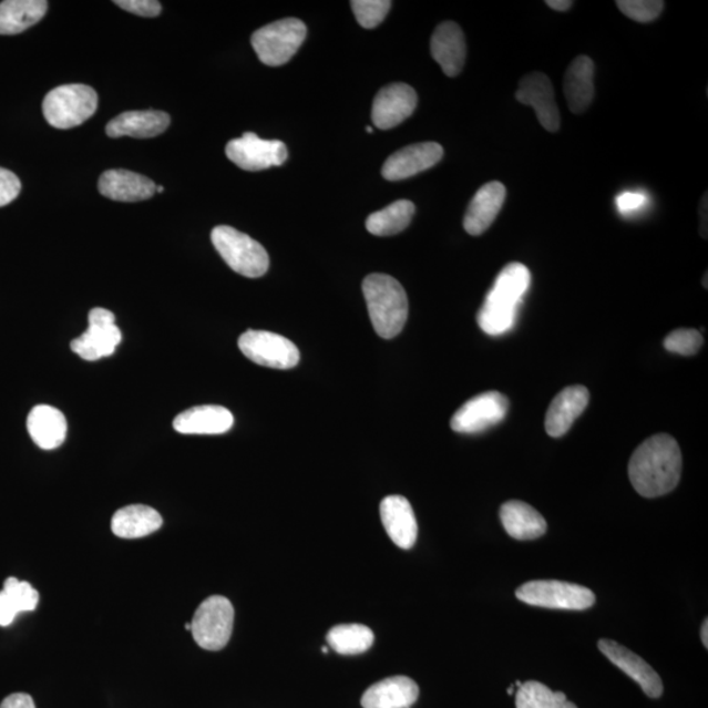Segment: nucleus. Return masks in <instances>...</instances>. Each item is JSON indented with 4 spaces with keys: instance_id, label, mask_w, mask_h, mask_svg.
<instances>
[{
    "instance_id": "obj_1",
    "label": "nucleus",
    "mask_w": 708,
    "mask_h": 708,
    "mask_svg": "<svg viewBox=\"0 0 708 708\" xmlns=\"http://www.w3.org/2000/svg\"><path fill=\"white\" fill-rule=\"evenodd\" d=\"M683 474V454L669 434H655L635 450L628 478L639 495L654 499L674 491Z\"/></svg>"
},
{
    "instance_id": "obj_2",
    "label": "nucleus",
    "mask_w": 708,
    "mask_h": 708,
    "mask_svg": "<svg viewBox=\"0 0 708 708\" xmlns=\"http://www.w3.org/2000/svg\"><path fill=\"white\" fill-rule=\"evenodd\" d=\"M531 283V271L524 264L511 263L500 271L478 314L484 334L500 336L512 330Z\"/></svg>"
},
{
    "instance_id": "obj_3",
    "label": "nucleus",
    "mask_w": 708,
    "mask_h": 708,
    "mask_svg": "<svg viewBox=\"0 0 708 708\" xmlns=\"http://www.w3.org/2000/svg\"><path fill=\"white\" fill-rule=\"evenodd\" d=\"M369 317L376 332L383 339H393L403 331L409 319V298L396 278L374 274L362 283Z\"/></svg>"
},
{
    "instance_id": "obj_4",
    "label": "nucleus",
    "mask_w": 708,
    "mask_h": 708,
    "mask_svg": "<svg viewBox=\"0 0 708 708\" xmlns=\"http://www.w3.org/2000/svg\"><path fill=\"white\" fill-rule=\"evenodd\" d=\"M212 242L222 259L236 274L248 278H257L267 274L269 268L268 253L252 236L230 226H217L213 228Z\"/></svg>"
},
{
    "instance_id": "obj_5",
    "label": "nucleus",
    "mask_w": 708,
    "mask_h": 708,
    "mask_svg": "<svg viewBox=\"0 0 708 708\" xmlns=\"http://www.w3.org/2000/svg\"><path fill=\"white\" fill-rule=\"evenodd\" d=\"M98 103V94L89 85L64 84L49 92L42 103V112L49 125L66 131L94 116Z\"/></svg>"
},
{
    "instance_id": "obj_6",
    "label": "nucleus",
    "mask_w": 708,
    "mask_h": 708,
    "mask_svg": "<svg viewBox=\"0 0 708 708\" xmlns=\"http://www.w3.org/2000/svg\"><path fill=\"white\" fill-rule=\"evenodd\" d=\"M306 34L307 28L302 20L283 19L256 31L252 44L264 64L277 68L288 63L296 55L304 44Z\"/></svg>"
},
{
    "instance_id": "obj_7",
    "label": "nucleus",
    "mask_w": 708,
    "mask_h": 708,
    "mask_svg": "<svg viewBox=\"0 0 708 708\" xmlns=\"http://www.w3.org/2000/svg\"><path fill=\"white\" fill-rule=\"evenodd\" d=\"M516 596L522 603L546 609L586 610L596 603L595 593L583 585L535 581L521 585Z\"/></svg>"
},
{
    "instance_id": "obj_8",
    "label": "nucleus",
    "mask_w": 708,
    "mask_h": 708,
    "mask_svg": "<svg viewBox=\"0 0 708 708\" xmlns=\"http://www.w3.org/2000/svg\"><path fill=\"white\" fill-rule=\"evenodd\" d=\"M234 607L224 596H212L198 606L191 622L193 639L207 650L225 648L232 638Z\"/></svg>"
},
{
    "instance_id": "obj_9",
    "label": "nucleus",
    "mask_w": 708,
    "mask_h": 708,
    "mask_svg": "<svg viewBox=\"0 0 708 708\" xmlns=\"http://www.w3.org/2000/svg\"><path fill=\"white\" fill-rule=\"evenodd\" d=\"M238 346L248 360L260 367L286 370L296 368L300 359L295 342L274 332L248 330L240 336Z\"/></svg>"
},
{
    "instance_id": "obj_10",
    "label": "nucleus",
    "mask_w": 708,
    "mask_h": 708,
    "mask_svg": "<svg viewBox=\"0 0 708 708\" xmlns=\"http://www.w3.org/2000/svg\"><path fill=\"white\" fill-rule=\"evenodd\" d=\"M226 155L239 168L256 173L283 166L289 153L284 142L261 140L248 132L227 143Z\"/></svg>"
},
{
    "instance_id": "obj_11",
    "label": "nucleus",
    "mask_w": 708,
    "mask_h": 708,
    "mask_svg": "<svg viewBox=\"0 0 708 708\" xmlns=\"http://www.w3.org/2000/svg\"><path fill=\"white\" fill-rule=\"evenodd\" d=\"M510 402L503 393L490 391L479 393L454 413L450 425L458 433H481L505 419Z\"/></svg>"
},
{
    "instance_id": "obj_12",
    "label": "nucleus",
    "mask_w": 708,
    "mask_h": 708,
    "mask_svg": "<svg viewBox=\"0 0 708 708\" xmlns=\"http://www.w3.org/2000/svg\"><path fill=\"white\" fill-rule=\"evenodd\" d=\"M121 339L123 335L114 325L113 312L96 307L89 314V330L71 341V350L84 361H98L112 356Z\"/></svg>"
},
{
    "instance_id": "obj_13",
    "label": "nucleus",
    "mask_w": 708,
    "mask_h": 708,
    "mask_svg": "<svg viewBox=\"0 0 708 708\" xmlns=\"http://www.w3.org/2000/svg\"><path fill=\"white\" fill-rule=\"evenodd\" d=\"M516 99L521 104L533 106L536 117L547 132L560 131L561 113L555 102L553 83L547 75L534 71L522 78Z\"/></svg>"
},
{
    "instance_id": "obj_14",
    "label": "nucleus",
    "mask_w": 708,
    "mask_h": 708,
    "mask_svg": "<svg viewBox=\"0 0 708 708\" xmlns=\"http://www.w3.org/2000/svg\"><path fill=\"white\" fill-rule=\"evenodd\" d=\"M418 94L411 85L393 83L378 92L371 119L381 131L402 124L417 110Z\"/></svg>"
},
{
    "instance_id": "obj_15",
    "label": "nucleus",
    "mask_w": 708,
    "mask_h": 708,
    "mask_svg": "<svg viewBox=\"0 0 708 708\" xmlns=\"http://www.w3.org/2000/svg\"><path fill=\"white\" fill-rule=\"evenodd\" d=\"M442 156L443 148L438 142L414 143L393 153L384 162L382 176L389 182L404 181L434 167Z\"/></svg>"
},
{
    "instance_id": "obj_16",
    "label": "nucleus",
    "mask_w": 708,
    "mask_h": 708,
    "mask_svg": "<svg viewBox=\"0 0 708 708\" xmlns=\"http://www.w3.org/2000/svg\"><path fill=\"white\" fill-rule=\"evenodd\" d=\"M598 649L615 667L632 677L649 698H660L663 696L664 686L660 676L640 656L635 655L633 650L612 639H601Z\"/></svg>"
},
{
    "instance_id": "obj_17",
    "label": "nucleus",
    "mask_w": 708,
    "mask_h": 708,
    "mask_svg": "<svg viewBox=\"0 0 708 708\" xmlns=\"http://www.w3.org/2000/svg\"><path fill=\"white\" fill-rule=\"evenodd\" d=\"M589 391L584 386H570L554 398L546 413V432L560 439L566 434L589 404Z\"/></svg>"
},
{
    "instance_id": "obj_18",
    "label": "nucleus",
    "mask_w": 708,
    "mask_h": 708,
    "mask_svg": "<svg viewBox=\"0 0 708 708\" xmlns=\"http://www.w3.org/2000/svg\"><path fill=\"white\" fill-rule=\"evenodd\" d=\"M381 520L391 541L403 550L413 547L418 540L419 526L409 500L392 495L382 500Z\"/></svg>"
},
{
    "instance_id": "obj_19",
    "label": "nucleus",
    "mask_w": 708,
    "mask_h": 708,
    "mask_svg": "<svg viewBox=\"0 0 708 708\" xmlns=\"http://www.w3.org/2000/svg\"><path fill=\"white\" fill-rule=\"evenodd\" d=\"M431 53L445 75L454 78L460 74L468 55L462 28L454 21H445L435 28L431 39Z\"/></svg>"
},
{
    "instance_id": "obj_20",
    "label": "nucleus",
    "mask_w": 708,
    "mask_h": 708,
    "mask_svg": "<svg viewBox=\"0 0 708 708\" xmlns=\"http://www.w3.org/2000/svg\"><path fill=\"white\" fill-rule=\"evenodd\" d=\"M506 198L503 183L490 182L476 192L468 207L463 227L468 234L479 236L488 232L502 212Z\"/></svg>"
},
{
    "instance_id": "obj_21",
    "label": "nucleus",
    "mask_w": 708,
    "mask_h": 708,
    "mask_svg": "<svg viewBox=\"0 0 708 708\" xmlns=\"http://www.w3.org/2000/svg\"><path fill=\"white\" fill-rule=\"evenodd\" d=\"M99 191L113 202L137 203L152 198L156 193V184L132 171L110 170L100 177Z\"/></svg>"
},
{
    "instance_id": "obj_22",
    "label": "nucleus",
    "mask_w": 708,
    "mask_h": 708,
    "mask_svg": "<svg viewBox=\"0 0 708 708\" xmlns=\"http://www.w3.org/2000/svg\"><path fill=\"white\" fill-rule=\"evenodd\" d=\"M564 96L572 113L582 114L595 99V63L586 55L571 62L563 81Z\"/></svg>"
},
{
    "instance_id": "obj_23",
    "label": "nucleus",
    "mask_w": 708,
    "mask_h": 708,
    "mask_svg": "<svg viewBox=\"0 0 708 708\" xmlns=\"http://www.w3.org/2000/svg\"><path fill=\"white\" fill-rule=\"evenodd\" d=\"M419 698V686L410 677L382 679L363 692V708H411Z\"/></svg>"
},
{
    "instance_id": "obj_24",
    "label": "nucleus",
    "mask_w": 708,
    "mask_h": 708,
    "mask_svg": "<svg viewBox=\"0 0 708 708\" xmlns=\"http://www.w3.org/2000/svg\"><path fill=\"white\" fill-rule=\"evenodd\" d=\"M171 119L161 111H131L121 113L105 127L111 138H153L167 131Z\"/></svg>"
},
{
    "instance_id": "obj_25",
    "label": "nucleus",
    "mask_w": 708,
    "mask_h": 708,
    "mask_svg": "<svg viewBox=\"0 0 708 708\" xmlns=\"http://www.w3.org/2000/svg\"><path fill=\"white\" fill-rule=\"evenodd\" d=\"M233 425V413L220 406L193 407L174 420L175 431L183 434H224Z\"/></svg>"
},
{
    "instance_id": "obj_26",
    "label": "nucleus",
    "mask_w": 708,
    "mask_h": 708,
    "mask_svg": "<svg viewBox=\"0 0 708 708\" xmlns=\"http://www.w3.org/2000/svg\"><path fill=\"white\" fill-rule=\"evenodd\" d=\"M31 439L42 450L60 448L68 434L64 414L52 406H35L27 420Z\"/></svg>"
},
{
    "instance_id": "obj_27",
    "label": "nucleus",
    "mask_w": 708,
    "mask_h": 708,
    "mask_svg": "<svg viewBox=\"0 0 708 708\" xmlns=\"http://www.w3.org/2000/svg\"><path fill=\"white\" fill-rule=\"evenodd\" d=\"M500 520L514 540L533 541L547 532V522L542 514L520 500H511L500 507Z\"/></svg>"
},
{
    "instance_id": "obj_28",
    "label": "nucleus",
    "mask_w": 708,
    "mask_h": 708,
    "mask_svg": "<svg viewBox=\"0 0 708 708\" xmlns=\"http://www.w3.org/2000/svg\"><path fill=\"white\" fill-rule=\"evenodd\" d=\"M163 525L160 513L147 505H129L114 513L112 532L124 540H137L153 534Z\"/></svg>"
},
{
    "instance_id": "obj_29",
    "label": "nucleus",
    "mask_w": 708,
    "mask_h": 708,
    "mask_svg": "<svg viewBox=\"0 0 708 708\" xmlns=\"http://www.w3.org/2000/svg\"><path fill=\"white\" fill-rule=\"evenodd\" d=\"M45 0H6L0 3V34H19L45 17Z\"/></svg>"
},
{
    "instance_id": "obj_30",
    "label": "nucleus",
    "mask_w": 708,
    "mask_h": 708,
    "mask_svg": "<svg viewBox=\"0 0 708 708\" xmlns=\"http://www.w3.org/2000/svg\"><path fill=\"white\" fill-rule=\"evenodd\" d=\"M39 601V592L30 583L7 578L0 592V627L12 625L20 613L35 610Z\"/></svg>"
},
{
    "instance_id": "obj_31",
    "label": "nucleus",
    "mask_w": 708,
    "mask_h": 708,
    "mask_svg": "<svg viewBox=\"0 0 708 708\" xmlns=\"http://www.w3.org/2000/svg\"><path fill=\"white\" fill-rule=\"evenodd\" d=\"M417 212L409 199H399L384 209L370 214L367 219V228L376 236H391L406 230Z\"/></svg>"
},
{
    "instance_id": "obj_32",
    "label": "nucleus",
    "mask_w": 708,
    "mask_h": 708,
    "mask_svg": "<svg viewBox=\"0 0 708 708\" xmlns=\"http://www.w3.org/2000/svg\"><path fill=\"white\" fill-rule=\"evenodd\" d=\"M328 645L340 655H360L373 646L374 634L363 625H339L327 634Z\"/></svg>"
},
{
    "instance_id": "obj_33",
    "label": "nucleus",
    "mask_w": 708,
    "mask_h": 708,
    "mask_svg": "<svg viewBox=\"0 0 708 708\" xmlns=\"http://www.w3.org/2000/svg\"><path fill=\"white\" fill-rule=\"evenodd\" d=\"M566 694L553 691L538 681L522 684L516 694L517 708H560Z\"/></svg>"
},
{
    "instance_id": "obj_34",
    "label": "nucleus",
    "mask_w": 708,
    "mask_h": 708,
    "mask_svg": "<svg viewBox=\"0 0 708 708\" xmlns=\"http://www.w3.org/2000/svg\"><path fill=\"white\" fill-rule=\"evenodd\" d=\"M350 6L360 25L373 30L388 17L392 3L389 0H353Z\"/></svg>"
},
{
    "instance_id": "obj_35",
    "label": "nucleus",
    "mask_w": 708,
    "mask_h": 708,
    "mask_svg": "<svg viewBox=\"0 0 708 708\" xmlns=\"http://www.w3.org/2000/svg\"><path fill=\"white\" fill-rule=\"evenodd\" d=\"M704 346V338L700 332L681 328L670 332L664 340V348L670 353L679 356H694L699 352Z\"/></svg>"
},
{
    "instance_id": "obj_36",
    "label": "nucleus",
    "mask_w": 708,
    "mask_h": 708,
    "mask_svg": "<svg viewBox=\"0 0 708 708\" xmlns=\"http://www.w3.org/2000/svg\"><path fill=\"white\" fill-rule=\"evenodd\" d=\"M619 11L638 23H650L661 16L665 3L661 0H619Z\"/></svg>"
},
{
    "instance_id": "obj_37",
    "label": "nucleus",
    "mask_w": 708,
    "mask_h": 708,
    "mask_svg": "<svg viewBox=\"0 0 708 708\" xmlns=\"http://www.w3.org/2000/svg\"><path fill=\"white\" fill-rule=\"evenodd\" d=\"M114 4L143 18H155L162 12V4L156 0H116Z\"/></svg>"
},
{
    "instance_id": "obj_38",
    "label": "nucleus",
    "mask_w": 708,
    "mask_h": 708,
    "mask_svg": "<svg viewBox=\"0 0 708 708\" xmlns=\"http://www.w3.org/2000/svg\"><path fill=\"white\" fill-rule=\"evenodd\" d=\"M21 191L19 177L11 171L0 167V207L17 199Z\"/></svg>"
},
{
    "instance_id": "obj_39",
    "label": "nucleus",
    "mask_w": 708,
    "mask_h": 708,
    "mask_svg": "<svg viewBox=\"0 0 708 708\" xmlns=\"http://www.w3.org/2000/svg\"><path fill=\"white\" fill-rule=\"evenodd\" d=\"M646 202V197L640 195V193H624V195L618 196L617 206L622 214H629L640 209Z\"/></svg>"
},
{
    "instance_id": "obj_40",
    "label": "nucleus",
    "mask_w": 708,
    "mask_h": 708,
    "mask_svg": "<svg viewBox=\"0 0 708 708\" xmlns=\"http://www.w3.org/2000/svg\"><path fill=\"white\" fill-rule=\"evenodd\" d=\"M0 708H35V706L30 694L16 692L7 697Z\"/></svg>"
},
{
    "instance_id": "obj_41",
    "label": "nucleus",
    "mask_w": 708,
    "mask_h": 708,
    "mask_svg": "<svg viewBox=\"0 0 708 708\" xmlns=\"http://www.w3.org/2000/svg\"><path fill=\"white\" fill-rule=\"evenodd\" d=\"M707 209H708V204H707V192H706L705 196L702 197V202H700V207H699L700 235H702L705 239H707Z\"/></svg>"
},
{
    "instance_id": "obj_42",
    "label": "nucleus",
    "mask_w": 708,
    "mask_h": 708,
    "mask_svg": "<svg viewBox=\"0 0 708 708\" xmlns=\"http://www.w3.org/2000/svg\"><path fill=\"white\" fill-rule=\"evenodd\" d=\"M546 4L555 11L566 12L572 9L574 2L571 0H547Z\"/></svg>"
},
{
    "instance_id": "obj_43",
    "label": "nucleus",
    "mask_w": 708,
    "mask_h": 708,
    "mask_svg": "<svg viewBox=\"0 0 708 708\" xmlns=\"http://www.w3.org/2000/svg\"><path fill=\"white\" fill-rule=\"evenodd\" d=\"M708 620L706 619L702 625V629H700V636H702V643L705 647H708Z\"/></svg>"
},
{
    "instance_id": "obj_44",
    "label": "nucleus",
    "mask_w": 708,
    "mask_h": 708,
    "mask_svg": "<svg viewBox=\"0 0 708 708\" xmlns=\"http://www.w3.org/2000/svg\"><path fill=\"white\" fill-rule=\"evenodd\" d=\"M560 708H577V706L575 704L570 702V700L566 697V698L562 699Z\"/></svg>"
},
{
    "instance_id": "obj_45",
    "label": "nucleus",
    "mask_w": 708,
    "mask_h": 708,
    "mask_svg": "<svg viewBox=\"0 0 708 708\" xmlns=\"http://www.w3.org/2000/svg\"><path fill=\"white\" fill-rule=\"evenodd\" d=\"M367 132H368L369 134L373 133V127L368 126V127H367Z\"/></svg>"
},
{
    "instance_id": "obj_46",
    "label": "nucleus",
    "mask_w": 708,
    "mask_h": 708,
    "mask_svg": "<svg viewBox=\"0 0 708 708\" xmlns=\"http://www.w3.org/2000/svg\"><path fill=\"white\" fill-rule=\"evenodd\" d=\"M507 694H510V696H512V694H513V685L511 686L510 689H507Z\"/></svg>"
},
{
    "instance_id": "obj_47",
    "label": "nucleus",
    "mask_w": 708,
    "mask_h": 708,
    "mask_svg": "<svg viewBox=\"0 0 708 708\" xmlns=\"http://www.w3.org/2000/svg\"><path fill=\"white\" fill-rule=\"evenodd\" d=\"M156 192L162 193V192H164V188L163 187H157V185H156Z\"/></svg>"
},
{
    "instance_id": "obj_48",
    "label": "nucleus",
    "mask_w": 708,
    "mask_h": 708,
    "mask_svg": "<svg viewBox=\"0 0 708 708\" xmlns=\"http://www.w3.org/2000/svg\"><path fill=\"white\" fill-rule=\"evenodd\" d=\"M705 286H706V288H707V274H706V276H705Z\"/></svg>"
}]
</instances>
